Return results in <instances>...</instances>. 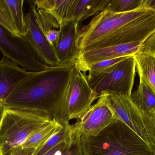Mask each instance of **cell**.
I'll return each mask as SVG.
<instances>
[{
    "label": "cell",
    "mask_w": 155,
    "mask_h": 155,
    "mask_svg": "<svg viewBox=\"0 0 155 155\" xmlns=\"http://www.w3.org/2000/svg\"><path fill=\"white\" fill-rule=\"evenodd\" d=\"M75 63L27 72L4 103L5 108L46 114L63 126L69 123L66 102Z\"/></svg>",
    "instance_id": "6da1fadb"
},
{
    "label": "cell",
    "mask_w": 155,
    "mask_h": 155,
    "mask_svg": "<svg viewBox=\"0 0 155 155\" xmlns=\"http://www.w3.org/2000/svg\"><path fill=\"white\" fill-rule=\"evenodd\" d=\"M81 143L84 155H155V149L119 120L96 136H81Z\"/></svg>",
    "instance_id": "7a4b0ae2"
},
{
    "label": "cell",
    "mask_w": 155,
    "mask_h": 155,
    "mask_svg": "<svg viewBox=\"0 0 155 155\" xmlns=\"http://www.w3.org/2000/svg\"><path fill=\"white\" fill-rule=\"evenodd\" d=\"M52 119L42 113L5 108L0 124V154L9 155Z\"/></svg>",
    "instance_id": "3957f363"
},
{
    "label": "cell",
    "mask_w": 155,
    "mask_h": 155,
    "mask_svg": "<svg viewBox=\"0 0 155 155\" xmlns=\"http://www.w3.org/2000/svg\"><path fill=\"white\" fill-rule=\"evenodd\" d=\"M136 70V62L134 56H132L107 68L88 71L87 79L97 99L107 93L130 96Z\"/></svg>",
    "instance_id": "277c9868"
},
{
    "label": "cell",
    "mask_w": 155,
    "mask_h": 155,
    "mask_svg": "<svg viewBox=\"0 0 155 155\" xmlns=\"http://www.w3.org/2000/svg\"><path fill=\"white\" fill-rule=\"evenodd\" d=\"M103 95L117 120L125 124L155 149V115L139 109L128 96L113 93Z\"/></svg>",
    "instance_id": "5b68a950"
},
{
    "label": "cell",
    "mask_w": 155,
    "mask_h": 155,
    "mask_svg": "<svg viewBox=\"0 0 155 155\" xmlns=\"http://www.w3.org/2000/svg\"><path fill=\"white\" fill-rule=\"evenodd\" d=\"M152 10L141 7L131 12L115 13L104 10L94 16L89 23L80 29L79 48L85 50L95 42L117 32Z\"/></svg>",
    "instance_id": "8992f818"
},
{
    "label": "cell",
    "mask_w": 155,
    "mask_h": 155,
    "mask_svg": "<svg viewBox=\"0 0 155 155\" xmlns=\"http://www.w3.org/2000/svg\"><path fill=\"white\" fill-rule=\"evenodd\" d=\"M0 51L27 72H40L48 66L38 58L24 37H15L1 25Z\"/></svg>",
    "instance_id": "52a82bcc"
},
{
    "label": "cell",
    "mask_w": 155,
    "mask_h": 155,
    "mask_svg": "<svg viewBox=\"0 0 155 155\" xmlns=\"http://www.w3.org/2000/svg\"><path fill=\"white\" fill-rule=\"evenodd\" d=\"M86 76V72L76 69L70 81L66 102V113L69 121L79 119L97 99L88 85Z\"/></svg>",
    "instance_id": "ba28073f"
},
{
    "label": "cell",
    "mask_w": 155,
    "mask_h": 155,
    "mask_svg": "<svg viewBox=\"0 0 155 155\" xmlns=\"http://www.w3.org/2000/svg\"><path fill=\"white\" fill-rule=\"evenodd\" d=\"M117 120L112 110L107 104L104 96L103 95L73 126L81 136L93 137Z\"/></svg>",
    "instance_id": "9c48e42d"
},
{
    "label": "cell",
    "mask_w": 155,
    "mask_h": 155,
    "mask_svg": "<svg viewBox=\"0 0 155 155\" xmlns=\"http://www.w3.org/2000/svg\"><path fill=\"white\" fill-rule=\"evenodd\" d=\"M79 24L77 20H71L64 22L59 28L57 40L52 45L59 65L76 62L80 52Z\"/></svg>",
    "instance_id": "30bf717a"
},
{
    "label": "cell",
    "mask_w": 155,
    "mask_h": 155,
    "mask_svg": "<svg viewBox=\"0 0 155 155\" xmlns=\"http://www.w3.org/2000/svg\"><path fill=\"white\" fill-rule=\"evenodd\" d=\"M143 42H136L80 51L76 62V69L86 72L89 66L104 60L132 56L138 52Z\"/></svg>",
    "instance_id": "8fae6325"
},
{
    "label": "cell",
    "mask_w": 155,
    "mask_h": 155,
    "mask_svg": "<svg viewBox=\"0 0 155 155\" xmlns=\"http://www.w3.org/2000/svg\"><path fill=\"white\" fill-rule=\"evenodd\" d=\"M25 17L28 30L25 39L43 63L48 66L59 65L52 46L48 42L45 35L39 26L36 17L31 8Z\"/></svg>",
    "instance_id": "7c38bea8"
},
{
    "label": "cell",
    "mask_w": 155,
    "mask_h": 155,
    "mask_svg": "<svg viewBox=\"0 0 155 155\" xmlns=\"http://www.w3.org/2000/svg\"><path fill=\"white\" fill-rule=\"evenodd\" d=\"M27 72L5 56L0 59V102L4 104Z\"/></svg>",
    "instance_id": "4fadbf2b"
},
{
    "label": "cell",
    "mask_w": 155,
    "mask_h": 155,
    "mask_svg": "<svg viewBox=\"0 0 155 155\" xmlns=\"http://www.w3.org/2000/svg\"><path fill=\"white\" fill-rule=\"evenodd\" d=\"M138 73L139 86L131 94V99L139 109L155 115V92L143 76L139 72Z\"/></svg>",
    "instance_id": "5bb4252c"
},
{
    "label": "cell",
    "mask_w": 155,
    "mask_h": 155,
    "mask_svg": "<svg viewBox=\"0 0 155 155\" xmlns=\"http://www.w3.org/2000/svg\"><path fill=\"white\" fill-rule=\"evenodd\" d=\"M64 126L55 119L52 120L31 135L21 147L32 148L39 151L51 137L61 131ZM35 152V153H36Z\"/></svg>",
    "instance_id": "9a60e30c"
},
{
    "label": "cell",
    "mask_w": 155,
    "mask_h": 155,
    "mask_svg": "<svg viewBox=\"0 0 155 155\" xmlns=\"http://www.w3.org/2000/svg\"><path fill=\"white\" fill-rule=\"evenodd\" d=\"M4 2L19 35L21 37H24L28 30L24 14V0H4Z\"/></svg>",
    "instance_id": "2e32d148"
},
{
    "label": "cell",
    "mask_w": 155,
    "mask_h": 155,
    "mask_svg": "<svg viewBox=\"0 0 155 155\" xmlns=\"http://www.w3.org/2000/svg\"><path fill=\"white\" fill-rule=\"evenodd\" d=\"M137 72L141 73L155 92V56L137 52L134 56Z\"/></svg>",
    "instance_id": "e0dca14e"
},
{
    "label": "cell",
    "mask_w": 155,
    "mask_h": 155,
    "mask_svg": "<svg viewBox=\"0 0 155 155\" xmlns=\"http://www.w3.org/2000/svg\"><path fill=\"white\" fill-rule=\"evenodd\" d=\"M92 0H74L67 21L76 20L79 22L91 16Z\"/></svg>",
    "instance_id": "ac0fdd59"
},
{
    "label": "cell",
    "mask_w": 155,
    "mask_h": 155,
    "mask_svg": "<svg viewBox=\"0 0 155 155\" xmlns=\"http://www.w3.org/2000/svg\"><path fill=\"white\" fill-rule=\"evenodd\" d=\"M72 126L70 123L64 126L61 131L51 137L35 155H44L63 141L69 140L72 133Z\"/></svg>",
    "instance_id": "d6986e66"
},
{
    "label": "cell",
    "mask_w": 155,
    "mask_h": 155,
    "mask_svg": "<svg viewBox=\"0 0 155 155\" xmlns=\"http://www.w3.org/2000/svg\"><path fill=\"white\" fill-rule=\"evenodd\" d=\"M143 0H110L105 10L115 13L131 12L142 7Z\"/></svg>",
    "instance_id": "ffe728a7"
},
{
    "label": "cell",
    "mask_w": 155,
    "mask_h": 155,
    "mask_svg": "<svg viewBox=\"0 0 155 155\" xmlns=\"http://www.w3.org/2000/svg\"><path fill=\"white\" fill-rule=\"evenodd\" d=\"M81 135L74 127L71 138L65 149L59 155H84L81 143Z\"/></svg>",
    "instance_id": "44dd1931"
},
{
    "label": "cell",
    "mask_w": 155,
    "mask_h": 155,
    "mask_svg": "<svg viewBox=\"0 0 155 155\" xmlns=\"http://www.w3.org/2000/svg\"><path fill=\"white\" fill-rule=\"evenodd\" d=\"M0 25L15 37H21L15 26L4 0H0Z\"/></svg>",
    "instance_id": "7402d4cb"
},
{
    "label": "cell",
    "mask_w": 155,
    "mask_h": 155,
    "mask_svg": "<svg viewBox=\"0 0 155 155\" xmlns=\"http://www.w3.org/2000/svg\"><path fill=\"white\" fill-rule=\"evenodd\" d=\"M138 52L148 54L155 56V32L142 43Z\"/></svg>",
    "instance_id": "603a6c76"
},
{
    "label": "cell",
    "mask_w": 155,
    "mask_h": 155,
    "mask_svg": "<svg viewBox=\"0 0 155 155\" xmlns=\"http://www.w3.org/2000/svg\"><path fill=\"white\" fill-rule=\"evenodd\" d=\"M128 56H125V57H119V58H115V59L104 60V61H102L99 62L97 63L92 65L91 66H89L87 69L86 72H88L90 70H99L107 68V67L112 66L113 65L119 62L120 61L124 60Z\"/></svg>",
    "instance_id": "cb8c5ba5"
},
{
    "label": "cell",
    "mask_w": 155,
    "mask_h": 155,
    "mask_svg": "<svg viewBox=\"0 0 155 155\" xmlns=\"http://www.w3.org/2000/svg\"><path fill=\"white\" fill-rule=\"evenodd\" d=\"M71 137H70L69 140L63 141L61 142L60 143L58 144L57 145H56L55 147H54L53 149H52L48 153L45 154L44 155H59L65 149V147L67 146V144H68Z\"/></svg>",
    "instance_id": "d4e9b609"
},
{
    "label": "cell",
    "mask_w": 155,
    "mask_h": 155,
    "mask_svg": "<svg viewBox=\"0 0 155 155\" xmlns=\"http://www.w3.org/2000/svg\"><path fill=\"white\" fill-rule=\"evenodd\" d=\"M37 149L32 148H22L20 147L15 149L9 155H35Z\"/></svg>",
    "instance_id": "484cf974"
},
{
    "label": "cell",
    "mask_w": 155,
    "mask_h": 155,
    "mask_svg": "<svg viewBox=\"0 0 155 155\" xmlns=\"http://www.w3.org/2000/svg\"><path fill=\"white\" fill-rule=\"evenodd\" d=\"M58 35H59V30H56L55 29H51L45 34V37L52 46L57 40Z\"/></svg>",
    "instance_id": "4316f807"
},
{
    "label": "cell",
    "mask_w": 155,
    "mask_h": 155,
    "mask_svg": "<svg viewBox=\"0 0 155 155\" xmlns=\"http://www.w3.org/2000/svg\"><path fill=\"white\" fill-rule=\"evenodd\" d=\"M142 7L155 11V0H143Z\"/></svg>",
    "instance_id": "83f0119b"
},
{
    "label": "cell",
    "mask_w": 155,
    "mask_h": 155,
    "mask_svg": "<svg viewBox=\"0 0 155 155\" xmlns=\"http://www.w3.org/2000/svg\"><path fill=\"white\" fill-rule=\"evenodd\" d=\"M5 109V107L4 104L2 102H0V124H1L2 119L3 116Z\"/></svg>",
    "instance_id": "f1b7e54d"
},
{
    "label": "cell",
    "mask_w": 155,
    "mask_h": 155,
    "mask_svg": "<svg viewBox=\"0 0 155 155\" xmlns=\"http://www.w3.org/2000/svg\"><path fill=\"white\" fill-rule=\"evenodd\" d=\"M0 155H1V154H0Z\"/></svg>",
    "instance_id": "f546056e"
}]
</instances>
